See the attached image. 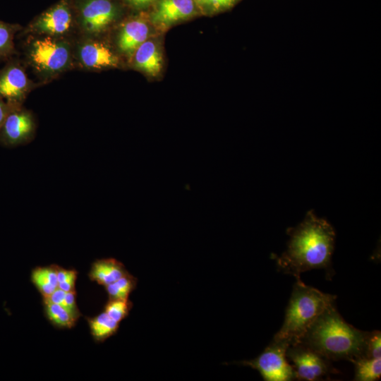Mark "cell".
Instances as JSON below:
<instances>
[{
	"instance_id": "1",
	"label": "cell",
	"mask_w": 381,
	"mask_h": 381,
	"mask_svg": "<svg viewBox=\"0 0 381 381\" xmlns=\"http://www.w3.org/2000/svg\"><path fill=\"white\" fill-rule=\"evenodd\" d=\"M290 236L286 250L277 257L279 269L300 279L302 272L313 269L331 268L335 231L325 219L309 210L296 226L286 231Z\"/></svg>"
},
{
	"instance_id": "2",
	"label": "cell",
	"mask_w": 381,
	"mask_h": 381,
	"mask_svg": "<svg viewBox=\"0 0 381 381\" xmlns=\"http://www.w3.org/2000/svg\"><path fill=\"white\" fill-rule=\"evenodd\" d=\"M368 334L347 323L333 304L318 315L298 343L329 361L352 362L364 357Z\"/></svg>"
},
{
	"instance_id": "3",
	"label": "cell",
	"mask_w": 381,
	"mask_h": 381,
	"mask_svg": "<svg viewBox=\"0 0 381 381\" xmlns=\"http://www.w3.org/2000/svg\"><path fill=\"white\" fill-rule=\"evenodd\" d=\"M23 58L38 82L46 85L68 71L75 70L73 40L48 35L22 36Z\"/></svg>"
},
{
	"instance_id": "4",
	"label": "cell",
	"mask_w": 381,
	"mask_h": 381,
	"mask_svg": "<svg viewBox=\"0 0 381 381\" xmlns=\"http://www.w3.org/2000/svg\"><path fill=\"white\" fill-rule=\"evenodd\" d=\"M336 296L325 294L296 279L286 309L284 323L273 337L290 345L297 344L310 325L327 307L333 305Z\"/></svg>"
},
{
	"instance_id": "5",
	"label": "cell",
	"mask_w": 381,
	"mask_h": 381,
	"mask_svg": "<svg viewBox=\"0 0 381 381\" xmlns=\"http://www.w3.org/2000/svg\"><path fill=\"white\" fill-rule=\"evenodd\" d=\"M79 35L104 37L125 17L120 0H71Z\"/></svg>"
},
{
	"instance_id": "6",
	"label": "cell",
	"mask_w": 381,
	"mask_h": 381,
	"mask_svg": "<svg viewBox=\"0 0 381 381\" xmlns=\"http://www.w3.org/2000/svg\"><path fill=\"white\" fill-rule=\"evenodd\" d=\"M48 35L75 39L79 31L71 0H60L36 16L18 34Z\"/></svg>"
},
{
	"instance_id": "7",
	"label": "cell",
	"mask_w": 381,
	"mask_h": 381,
	"mask_svg": "<svg viewBox=\"0 0 381 381\" xmlns=\"http://www.w3.org/2000/svg\"><path fill=\"white\" fill-rule=\"evenodd\" d=\"M75 70L99 72L116 68L122 65L107 36L78 35L73 40Z\"/></svg>"
},
{
	"instance_id": "8",
	"label": "cell",
	"mask_w": 381,
	"mask_h": 381,
	"mask_svg": "<svg viewBox=\"0 0 381 381\" xmlns=\"http://www.w3.org/2000/svg\"><path fill=\"white\" fill-rule=\"evenodd\" d=\"M150 21L141 13L124 17L107 35L117 54L128 63L136 49L148 40Z\"/></svg>"
},
{
	"instance_id": "9",
	"label": "cell",
	"mask_w": 381,
	"mask_h": 381,
	"mask_svg": "<svg viewBox=\"0 0 381 381\" xmlns=\"http://www.w3.org/2000/svg\"><path fill=\"white\" fill-rule=\"evenodd\" d=\"M43 85L28 77L25 66L17 56L0 69V97L9 106L23 105L32 91Z\"/></svg>"
},
{
	"instance_id": "10",
	"label": "cell",
	"mask_w": 381,
	"mask_h": 381,
	"mask_svg": "<svg viewBox=\"0 0 381 381\" xmlns=\"http://www.w3.org/2000/svg\"><path fill=\"white\" fill-rule=\"evenodd\" d=\"M289 346L285 341L272 339L258 357L240 363L257 370L265 381L296 380L294 369L286 357Z\"/></svg>"
},
{
	"instance_id": "11",
	"label": "cell",
	"mask_w": 381,
	"mask_h": 381,
	"mask_svg": "<svg viewBox=\"0 0 381 381\" xmlns=\"http://www.w3.org/2000/svg\"><path fill=\"white\" fill-rule=\"evenodd\" d=\"M35 115L24 105L9 106V109L0 128V145L16 147L31 143L37 133Z\"/></svg>"
},
{
	"instance_id": "12",
	"label": "cell",
	"mask_w": 381,
	"mask_h": 381,
	"mask_svg": "<svg viewBox=\"0 0 381 381\" xmlns=\"http://www.w3.org/2000/svg\"><path fill=\"white\" fill-rule=\"evenodd\" d=\"M286 357L292 363L296 380L315 381L337 373L329 360L301 343L289 346Z\"/></svg>"
},
{
	"instance_id": "13",
	"label": "cell",
	"mask_w": 381,
	"mask_h": 381,
	"mask_svg": "<svg viewBox=\"0 0 381 381\" xmlns=\"http://www.w3.org/2000/svg\"><path fill=\"white\" fill-rule=\"evenodd\" d=\"M198 13L195 0H156L147 17L152 25L160 29H167Z\"/></svg>"
},
{
	"instance_id": "14",
	"label": "cell",
	"mask_w": 381,
	"mask_h": 381,
	"mask_svg": "<svg viewBox=\"0 0 381 381\" xmlns=\"http://www.w3.org/2000/svg\"><path fill=\"white\" fill-rule=\"evenodd\" d=\"M128 63L138 71L156 76L162 65L159 47L155 42L147 40L136 49Z\"/></svg>"
},
{
	"instance_id": "15",
	"label": "cell",
	"mask_w": 381,
	"mask_h": 381,
	"mask_svg": "<svg viewBox=\"0 0 381 381\" xmlns=\"http://www.w3.org/2000/svg\"><path fill=\"white\" fill-rule=\"evenodd\" d=\"M127 272L120 261L114 258H104L92 263L89 277L91 280L105 286L119 279Z\"/></svg>"
},
{
	"instance_id": "16",
	"label": "cell",
	"mask_w": 381,
	"mask_h": 381,
	"mask_svg": "<svg viewBox=\"0 0 381 381\" xmlns=\"http://www.w3.org/2000/svg\"><path fill=\"white\" fill-rule=\"evenodd\" d=\"M23 28L20 24L0 20V62H6L18 55L14 39Z\"/></svg>"
},
{
	"instance_id": "17",
	"label": "cell",
	"mask_w": 381,
	"mask_h": 381,
	"mask_svg": "<svg viewBox=\"0 0 381 381\" xmlns=\"http://www.w3.org/2000/svg\"><path fill=\"white\" fill-rule=\"evenodd\" d=\"M31 279L43 297H47L58 288L56 265L39 267L32 272Z\"/></svg>"
},
{
	"instance_id": "18",
	"label": "cell",
	"mask_w": 381,
	"mask_h": 381,
	"mask_svg": "<svg viewBox=\"0 0 381 381\" xmlns=\"http://www.w3.org/2000/svg\"><path fill=\"white\" fill-rule=\"evenodd\" d=\"M91 334L97 342H102L116 334L119 322L111 319L104 311L87 319Z\"/></svg>"
},
{
	"instance_id": "19",
	"label": "cell",
	"mask_w": 381,
	"mask_h": 381,
	"mask_svg": "<svg viewBox=\"0 0 381 381\" xmlns=\"http://www.w3.org/2000/svg\"><path fill=\"white\" fill-rule=\"evenodd\" d=\"M355 366L354 380L375 381L380 377L381 357H360L352 361Z\"/></svg>"
},
{
	"instance_id": "20",
	"label": "cell",
	"mask_w": 381,
	"mask_h": 381,
	"mask_svg": "<svg viewBox=\"0 0 381 381\" xmlns=\"http://www.w3.org/2000/svg\"><path fill=\"white\" fill-rule=\"evenodd\" d=\"M43 303L46 315L54 325L61 328H71L75 325L77 320L66 308L44 298Z\"/></svg>"
},
{
	"instance_id": "21",
	"label": "cell",
	"mask_w": 381,
	"mask_h": 381,
	"mask_svg": "<svg viewBox=\"0 0 381 381\" xmlns=\"http://www.w3.org/2000/svg\"><path fill=\"white\" fill-rule=\"evenodd\" d=\"M136 285L137 279L127 272L116 281L105 286V289L109 298L128 299Z\"/></svg>"
},
{
	"instance_id": "22",
	"label": "cell",
	"mask_w": 381,
	"mask_h": 381,
	"mask_svg": "<svg viewBox=\"0 0 381 381\" xmlns=\"http://www.w3.org/2000/svg\"><path fill=\"white\" fill-rule=\"evenodd\" d=\"M132 306L129 299L109 298L104 306V312L111 319L120 322L128 315Z\"/></svg>"
},
{
	"instance_id": "23",
	"label": "cell",
	"mask_w": 381,
	"mask_h": 381,
	"mask_svg": "<svg viewBox=\"0 0 381 381\" xmlns=\"http://www.w3.org/2000/svg\"><path fill=\"white\" fill-rule=\"evenodd\" d=\"M241 0H195L200 13L214 15L233 8Z\"/></svg>"
},
{
	"instance_id": "24",
	"label": "cell",
	"mask_w": 381,
	"mask_h": 381,
	"mask_svg": "<svg viewBox=\"0 0 381 381\" xmlns=\"http://www.w3.org/2000/svg\"><path fill=\"white\" fill-rule=\"evenodd\" d=\"M381 332L375 330L369 332L366 341L365 358L381 357Z\"/></svg>"
},
{
	"instance_id": "25",
	"label": "cell",
	"mask_w": 381,
	"mask_h": 381,
	"mask_svg": "<svg viewBox=\"0 0 381 381\" xmlns=\"http://www.w3.org/2000/svg\"><path fill=\"white\" fill-rule=\"evenodd\" d=\"M126 8L142 12L148 8L156 0H120Z\"/></svg>"
},
{
	"instance_id": "26",
	"label": "cell",
	"mask_w": 381,
	"mask_h": 381,
	"mask_svg": "<svg viewBox=\"0 0 381 381\" xmlns=\"http://www.w3.org/2000/svg\"><path fill=\"white\" fill-rule=\"evenodd\" d=\"M75 296V291L66 292L65 296V301L68 310L73 315V317L77 320L80 317V313L76 306Z\"/></svg>"
},
{
	"instance_id": "27",
	"label": "cell",
	"mask_w": 381,
	"mask_h": 381,
	"mask_svg": "<svg viewBox=\"0 0 381 381\" xmlns=\"http://www.w3.org/2000/svg\"><path fill=\"white\" fill-rule=\"evenodd\" d=\"M77 272L75 270L64 282L59 283L58 287L66 292L75 291V282L76 279Z\"/></svg>"
},
{
	"instance_id": "28",
	"label": "cell",
	"mask_w": 381,
	"mask_h": 381,
	"mask_svg": "<svg viewBox=\"0 0 381 381\" xmlns=\"http://www.w3.org/2000/svg\"><path fill=\"white\" fill-rule=\"evenodd\" d=\"M58 284L66 280L73 272V270H65L58 265H56Z\"/></svg>"
},
{
	"instance_id": "29",
	"label": "cell",
	"mask_w": 381,
	"mask_h": 381,
	"mask_svg": "<svg viewBox=\"0 0 381 381\" xmlns=\"http://www.w3.org/2000/svg\"><path fill=\"white\" fill-rule=\"evenodd\" d=\"M9 109V105L0 97V128Z\"/></svg>"
}]
</instances>
